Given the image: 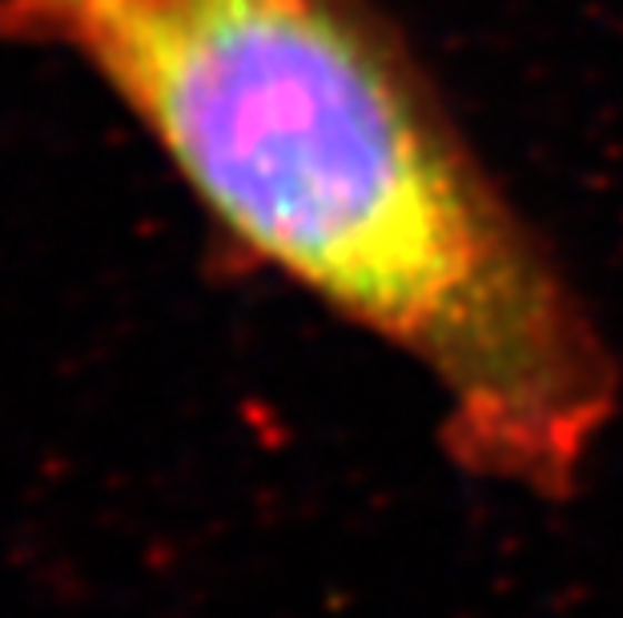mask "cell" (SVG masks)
<instances>
[{"instance_id": "1", "label": "cell", "mask_w": 623, "mask_h": 618, "mask_svg": "<svg viewBox=\"0 0 623 618\" xmlns=\"http://www.w3.org/2000/svg\"><path fill=\"white\" fill-rule=\"evenodd\" d=\"M64 41L254 262L423 374L451 462L580 490L620 357L370 0H89Z\"/></svg>"}, {"instance_id": "2", "label": "cell", "mask_w": 623, "mask_h": 618, "mask_svg": "<svg viewBox=\"0 0 623 618\" xmlns=\"http://www.w3.org/2000/svg\"><path fill=\"white\" fill-rule=\"evenodd\" d=\"M17 9L24 12V17H32L37 24H49L53 32H69V24L81 17V9H86L89 0H12Z\"/></svg>"}]
</instances>
